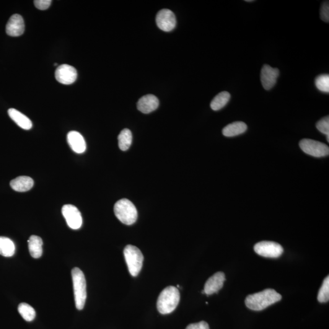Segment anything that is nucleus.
I'll use <instances>...</instances> for the list:
<instances>
[{"label":"nucleus","instance_id":"obj_1","mask_svg":"<svg viewBox=\"0 0 329 329\" xmlns=\"http://www.w3.org/2000/svg\"><path fill=\"white\" fill-rule=\"evenodd\" d=\"M282 299V296L273 289H266L257 293L249 295L245 300L248 309L255 311L265 309Z\"/></svg>","mask_w":329,"mask_h":329},{"label":"nucleus","instance_id":"obj_2","mask_svg":"<svg viewBox=\"0 0 329 329\" xmlns=\"http://www.w3.org/2000/svg\"><path fill=\"white\" fill-rule=\"evenodd\" d=\"M180 300V292L178 289L175 287H167L158 297L157 310L162 315L169 314L176 309Z\"/></svg>","mask_w":329,"mask_h":329},{"label":"nucleus","instance_id":"obj_3","mask_svg":"<svg viewBox=\"0 0 329 329\" xmlns=\"http://www.w3.org/2000/svg\"><path fill=\"white\" fill-rule=\"evenodd\" d=\"M73 284L75 305L77 310H82L87 298L86 281L84 273L78 268H74L72 271Z\"/></svg>","mask_w":329,"mask_h":329},{"label":"nucleus","instance_id":"obj_4","mask_svg":"<svg viewBox=\"0 0 329 329\" xmlns=\"http://www.w3.org/2000/svg\"><path fill=\"white\" fill-rule=\"evenodd\" d=\"M114 213L122 223L126 225L133 224L138 217L136 206L127 199L116 202L114 206Z\"/></svg>","mask_w":329,"mask_h":329},{"label":"nucleus","instance_id":"obj_5","mask_svg":"<svg viewBox=\"0 0 329 329\" xmlns=\"http://www.w3.org/2000/svg\"><path fill=\"white\" fill-rule=\"evenodd\" d=\"M124 256L131 275L138 276L143 266L144 259L141 251L135 246L129 245L124 248Z\"/></svg>","mask_w":329,"mask_h":329},{"label":"nucleus","instance_id":"obj_6","mask_svg":"<svg viewBox=\"0 0 329 329\" xmlns=\"http://www.w3.org/2000/svg\"><path fill=\"white\" fill-rule=\"evenodd\" d=\"M299 146L305 153L313 157H325L329 154V147L327 145L314 140L302 139L300 142Z\"/></svg>","mask_w":329,"mask_h":329},{"label":"nucleus","instance_id":"obj_7","mask_svg":"<svg viewBox=\"0 0 329 329\" xmlns=\"http://www.w3.org/2000/svg\"><path fill=\"white\" fill-rule=\"evenodd\" d=\"M255 252L264 257L278 258L284 252V249L279 243L268 241L257 243L255 246Z\"/></svg>","mask_w":329,"mask_h":329},{"label":"nucleus","instance_id":"obj_8","mask_svg":"<svg viewBox=\"0 0 329 329\" xmlns=\"http://www.w3.org/2000/svg\"><path fill=\"white\" fill-rule=\"evenodd\" d=\"M62 213L67 224L72 229H79L82 226V218L81 212L72 204H66L62 207Z\"/></svg>","mask_w":329,"mask_h":329},{"label":"nucleus","instance_id":"obj_9","mask_svg":"<svg viewBox=\"0 0 329 329\" xmlns=\"http://www.w3.org/2000/svg\"><path fill=\"white\" fill-rule=\"evenodd\" d=\"M77 73L73 67L67 64L61 65L56 69L55 77L57 81L64 85H71L76 81Z\"/></svg>","mask_w":329,"mask_h":329},{"label":"nucleus","instance_id":"obj_10","mask_svg":"<svg viewBox=\"0 0 329 329\" xmlns=\"http://www.w3.org/2000/svg\"><path fill=\"white\" fill-rule=\"evenodd\" d=\"M156 23L159 29L169 32L176 27V19L172 10L162 9L160 10L156 16Z\"/></svg>","mask_w":329,"mask_h":329},{"label":"nucleus","instance_id":"obj_11","mask_svg":"<svg viewBox=\"0 0 329 329\" xmlns=\"http://www.w3.org/2000/svg\"><path fill=\"white\" fill-rule=\"evenodd\" d=\"M279 75L278 69H274L268 65H265L261 71V82L263 87L266 90L272 89L276 84Z\"/></svg>","mask_w":329,"mask_h":329},{"label":"nucleus","instance_id":"obj_12","mask_svg":"<svg viewBox=\"0 0 329 329\" xmlns=\"http://www.w3.org/2000/svg\"><path fill=\"white\" fill-rule=\"evenodd\" d=\"M7 35L12 37H19L25 31V23L19 14L13 15L7 22L6 28Z\"/></svg>","mask_w":329,"mask_h":329},{"label":"nucleus","instance_id":"obj_13","mask_svg":"<svg viewBox=\"0 0 329 329\" xmlns=\"http://www.w3.org/2000/svg\"><path fill=\"white\" fill-rule=\"evenodd\" d=\"M225 280V274L222 272H217L214 274L207 280L204 286V291L205 294L211 295L219 292L223 287Z\"/></svg>","mask_w":329,"mask_h":329},{"label":"nucleus","instance_id":"obj_14","mask_svg":"<svg viewBox=\"0 0 329 329\" xmlns=\"http://www.w3.org/2000/svg\"><path fill=\"white\" fill-rule=\"evenodd\" d=\"M67 142L73 151L77 154H82L86 149V143L84 137L78 132H70L67 134Z\"/></svg>","mask_w":329,"mask_h":329},{"label":"nucleus","instance_id":"obj_15","mask_svg":"<svg viewBox=\"0 0 329 329\" xmlns=\"http://www.w3.org/2000/svg\"><path fill=\"white\" fill-rule=\"evenodd\" d=\"M158 98L153 95H146L142 97L137 103V109L144 113L153 112L159 107Z\"/></svg>","mask_w":329,"mask_h":329},{"label":"nucleus","instance_id":"obj_16","mask_svg":"<svg viewBox=\"0 0 329 329\" xmlns=\"http://www.w3.org/2000/svg\"><path fill=\"white\" fill-rule=\"evenodd\" d=\"M10 185L13 190L18 192H25L33 188L34 181L28 176H19L10 181Z\"/></svg>","mask_w":329,"mask_h":329},{"label":"nucleus","instance_id":"obj_17","mask_svg":"<svg viewBox=\"0 0 329 329\" xmlns=\"http://www.w3.org/2000/svg\"><path fill=\"white\" fill-rule=\"evenodd\" d=\"M8 114L10 118L14 121L21 128L25 130H30L32 128L33 123L30 119L15 109H9Z\"/></svg>","mask_w":329,"mask_h":329},{"label":"nucleus","instance_id":"obj_18","mask_svg":"<svg viewBox=\"0 0 329 329\" xmlns=\"http://www.w3.org/2000/svg\"><path fill=\"white\" fill-rule=\"evenodd\" d=\"M247 129V124L242 121H236L225 127L222 129V134L226 137H234L245 133Z\"/></svg>","mask_w":329,"mask_h":329},{"label":"nucleus","instance_id":"obj_19","mask_svg":"<svg viewBox=\"0 0 329 329\" xmlns=\"http://www.w3.org/2000/svg\"><path fill=\"white\" fill-rule=\"evenodd\" d=\"M28 242L31 256L35 258H40L43 253V241L41 238L36 235H32Z\"/></svg>","mask_w":329,"mask_h":329},{"label":"nucleus","instance_id":"obj_20","mask_svg":"<svg viewBox=\"0 0 329 329\" xmlns=\"http://www.w3.org/2000/svg\"><path fill=\"white\" fill-rule=\"evenodd\" d=\"M15 251L14 243L10 238L0 237V255L6 257H12Z\"/></svg>","mask_w":329,"mask_h":329},{"label":"nucleus","instance_id":"obj_21","mask_svg":"<svg viewBox=\"0 0 329 329\" xmlns=\"http://www.w3.org/2000/svg\"><path fill=\"white\" fill-rule=\"evenodd\" d=\"M230 95L229 92H222L218 94L215 97L211 103V107L212 110H219L223 108L229 102Z\"/></svg>","mask_w":329,"mask_h":329},{"label":"nucleus","instance_id":"obj_22","mask_svg":"<svg viewBox=\"0 0 329 329\" xmlns=\"http://www.w3.org/2000/svg\"><path fill=\"white\" fill-rule=\"evenodd\" d=\"M118 146L122 151H126L130 147L133 141V135L128 129H124L118 137Z\"/></svg>","mask_w":329,"mask_h":329},{"label":"nucleus","instance_id":"obj_23","mask_svg":"<svg viewBox=\"0 0 329 329\" xmlns=\"http://www.w3.org/2000/svg\"><path fill=\"white\" fill-rule=\"evenodd\" d=\"M18 310L23 319L30 322L35 320L36 318V311L33 307H31L27 303H21L18 307Z\"/></svg>","mask_w":329,"mask_h":329},{"label":"nucleus","instance_id":"obj_24","mask_svg":"<svg viewBox=\"0 0 329 329\" xmlns=\"http://www.w3.org/2000/svg\"><path fill=\"white\" fill-rule=\"evenodd\" d=\"M315 85L320 91L324 93L329 92V75L321 74L315 79Z\"/></svg>","mask_w":329,"mask_h":329},{"label":"nucleus","instance_id":"obj_25","mask_svg":"<svg viewBox=\"0 0 329 329\" xmlns=\"http://www.w3.org/2000/svg\"><path fill=\"white\" fill-rule=\"evenodd\" d=\"M318 300L321 303H325L329 300V277H326L324 280L323 284L321 286L318 294Z\"/></svg>","mask_w":329,"mask_h":329},{"label":"nucleus","instance_id":"obj_26","mask_svg":"<svg viewBox=\"0 0 329 329\" xmlns=\"http://www.w3.org/2000/svg\"><path fill=\"white\" fill-rule=\"evenodd\" d=\"M317 128L321 133L325 134L326 136L329 135V116L321 119L317 123Z\"/></svg>","mask_w":329,"mask_h":329},{"label":"nucleus","instance_id":"obj_27","mask_svg":"<svg viewBox=\"0 0 329 329\" xmlns=\"http://www.w3.org/2000/svg\"><path fill=\"white\" fill-rule=\"evenodd\" d=\"M321 19L324 22L329 23V1L324 2L321 6L320 10Z\"/></svg>","mask_w":329,"mask_h":329},{"label":"nucleus","instance_id":"obj_28","mask_svg":"<svg viewBox=\"0 0 329 329\" xmlns=\"http://www.w3.org/2000/svg\"><path fill=\"white\" fill-rule=\"evenodd\" d=\"M52 1L51 0H36L35 2L36 8L40 10H46L50 6Z\"/></svg>","mask_w":329,"mask_h":329},{"label":"nucleus","instance_id":"obj_29","mask_svg":"<svg viewBox=\"0 0 329 329\" xmlns=\"http://www.w3.org/2000/svg\"><path fill=\"white\" fill-rule=\"evenodd\" d=\"M186 329H210L209 326L205 321H201L198 323L191 324Z\"/></svg>","mask_w":329,"mask_h":329},{"label":"nucleus","instance_id":"obj_30","mask_svg":"<svg viewBox=\"0 0 329 329\" xmlns=\"http://www.w3.org/2000/svg\"><path fill=\"white\" fill-rule=\"evenodd\" d=\"M245 1H247V2H253V0H246Z\"/></svg>","mask_w":329,"mask_h":329}]
</instances>
